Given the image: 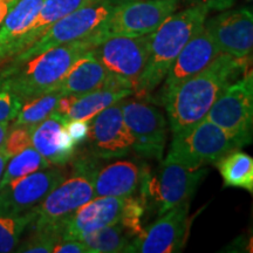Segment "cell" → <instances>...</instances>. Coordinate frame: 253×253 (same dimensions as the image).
I'll use <instances>...</instances> for the list:
<instances>
[{
  "instance_id": "1",
  "label": "cell",
  "mask_w": 253,
  "mask_h": 253,
  "mask_svg": "<svg viewBox=\"0 0 253 253\" xmlns=\"http://www.w3.org/2000/svg\"><path fill=\"white\" fill-rule=\"evenodd\" d=\"M249 69V58L220 53L203 71L179 84L163 106L172 134L205 119L225 88Z\"/></svg>"
},
{
  "instance_id": "2",
  "label": "cell",
  "mask_w": 253,
  "mask_h": 253,
  "mask_svg": "<svg viewBox=\"0 0 253 253\" xmlns=\"http://www.w3.org/2000/svg\"><path fill=\"white\" fill-rule=\"evenodd\" d=\"M91 36L54 47L18 65L0 67V84L21 101L56 89L74 62L96 46Z\"/></svg>"
},
{
  "instance_id": "3",
  "label": "cell",
  "mask_w": 253,
  "mask_h": 253,
  "mask_svg": "<svg viewBox=\"0 0 253 253\" xmlns=\"http://www.w3.org/2000/svg\"><path fill=\"white\" fill-rule=\"evenodd\" d=\"M209 12L205 5H191L175 12L150 33V56L134 88L138 99L148 97L166 79L168 72L188 41L203 27Z\"/></svg>"
},
{
  "instance_id": "4",
  "label": "cell",
  "mask_w": 253,
  "mask_h": 253,
  "mask_svg": "<svg viewBox=\"0 0 253 253\" xmlns=\"http://www.w3.org/2000/svg\"><path fill=\"white\" fill-rule=\"evenodd\" d=\"M97 164L91 155L79 157L73 164L71 175L32 210L34 218L30 225L33 232L58 233L62 237L66 224L82 205L95 197L94 173Z\"/></svg>"
},
{
  "instance_id": "5",
  "label": "cell",
  "mask_w": 253,
  "mask_h": 253,
  "mask_svg": "<svg viewBox=\"0 0 253 253\" xmlns=\"http://www.w3.org/2000/svg\"><path fill=\"white\" fill-rule=\"evenodd\" d=\"M172 135L171 144L164 161L192 169L216 164L231 151L244 147L239 140L207 118Z\"/></svg>"
},
{
  "instance_id": "6",
  "label": "cell",
  "mask_w": 253,
  "mask_h": 253,
  "mask_svg": "<svg viewBox=\"0 0 253 253\" xmlns=\"http://www.w3.org/2000/svg\"><path fill=\"white\" fill-rule=\"evenodd\" d=\"M181 0H132L118 2L91 34L99 45L113 37H140L153 33L179 8Z\"/></svg>"
},
{
  "instance_id": "7",
  "label": "cell",
  "mask_w": 253,
  "mask_h": 253,
  "mask_svg": "<svg viewBox=\"0 0 253 253\" xmlns=\"http://www.w3.org/2000/svg\"><path fill=\"white\" fill-rule=\"evenodd\" d=\"M116 4L118 2L112 0H102L72 12L53 24L36 42L13 56L5 65H18L50 48L91 36L112 13Z\"/></svg>"
},
{
  "instance_id": "8",
  "label": "cell",
  "mask_w": 253,
  "mask_h": 253,
  "mask_svg": "<svg viewBox=\"0 0 253 253\" xmlns=\"http://www.w3.org/2000/svg\"><path fill=\"white\" fill-rule=\"evenodd\" d=\"M205 118L244 145L251 143L253 78L250 69L225 88Z\"/></svg>"
},
{
  "instance_id": "9",
  "label": "cell",
  "mask_w": 253,
  "mask_h": 253,
  "mask_svg": "<svg viewBox=\"0 0 253 253\" xmlns=\"http://www.w3.org/2000/svg\"><path fill=\"white\" fill-rule=\"evenodd\" d=\"M207 172L204 168L192 169L164 161L154 178H149V173L142 171L141 199L144 203L145 197L150 196L161 216L176 205L190 202Z\"/></svg>"
},
{
  "instance_id": "10",
  "label": "cell",
  "mask_w": 253,
  "mask_h": 253,
  "mask_svg": "<svg viewBox=\"0 0 253 253\" xmlns=\"http://www.w3.org/2000/svg\"><path fill=\"white\" fill-rule=\"evenodd\" d=\"M120 104L134 140L132 151L150 160H162L168 137L167 118L163 113L143 101L125 99Z\"/></svg>"
},
{
  "instance_id": "11",
  "label": "cell",
  "mask_w": 253,
  "mask_h": 253,
  "mask_svg": "<svg viewBox=\"0 0 253 253\" xmlns=\"http://www.w3.org/2000/svg\"><path fill=\"white\" fill-rule=\"evenodd\" d=\"M91 52L110 73L130 82L134 90L149 60L150 34L108 38Z\"/></svg>"
},
{
  "instance_id": "12",
  "label": "cell",
  "mask_w": 253,
  "mask_h": 253,
  "mask_svg": "<svg viewBox=\"0 0 253 253\" xmlns=\"http://www.w3.org/2000/svg\"><path fill=\"white\" fill-rule=\"evenodd\" d=\"M189 207V202H185L161 214L154 224L144 230L140 238L132 240L126 252H181L185 246L191 224Z\"/></svg>"
},
{
  "instance_id": "13",
  "label": "cell",
  "mask_w": 253,
  "mask_h": 253,
  "mask_svg": "<svg viewBox=\"0 0 253 253\" xmlns=\"http://www.w3.org/2000/svg\"><path fill=\"white\" fill-rule=\"evenodd\" d=\"M69 175L66 166L39 170L0 189V212L24 213L36 208Z\"/></svg>"
},
{
  "instance_id": "14",
  "label": "cell",
  "mask_w": 253,
  "mask_h": 253,
  "mask_svg": "<svg viewBox=\"0 0 253 253\" xmlns=\"http://www.w3.org/2000/svg\"><path fill=\"white\" fill-rule=\"evenodd\" d=\"M86 141L91 157L95 158L110 160L131 153L134 140L123 119L120 102L90 120L89 135Z\"/></svg>"
},
{
  "instance_id": "15",
  "label": "cell",
  "mask_w": 253,
  "mask_h": 253,
  "mask_svg": "<svg viewBox=\"0 0 253 253\" xmlns=\"http://www.w3.org/2000/svg\"><path fill=\"white\" fill-rule=\"evenodd\" d=\"M204 30L212 38L220 53L235 58H249L253 47L251 8L225 9L204 21Z\"/></svg>"
},
{
  "instance_id": "16",
  "label": "cell",
  "mask_w": 253,
  "mask_h": 253,
  "mask_svg": "<svg viewBox=\"0 0 253 253\" xmlns=\"http://www.w3.org/2000/svg\"><path fill=\"white\" fill-rule=\"evenodd\" d=\"M219 54V49L203 26L188 41L170 67L160 91V103L164 104L179 84L203 71Z\"/></svg>"
},
{
  "instance_id": "17",
  "label": "cell",
  "mask_w": 253,
  "mask_h": 253,
  "mask_svg": "<svg viewBox=\"0 0 253 253\" xmlns=\"http://www.w3.org/2000/svg\"><path fill=\"white\" fill-rule=\"evenodd\" d=\"M128 197L100 196L90 199L66 224L61 239L84 240L95 231L121 221Z\"/></svg>"
},
{
  "instance_id": "18",
  "label": "cell",
  "mask_w": 253,
  "mask_h": 253,
  "mask_svg": "<svg viewBox=\"0 0 253 253\" xmlns=\"http://www.w3.org/2000/svg\"><path fill=\"white\" fill-rule=\"evenodd\" d=\"M68 120L54 110L32 130V147L52 166H67L74 157V142L66 130Z\"/></svg>"
},
{
  "instance_id": "19",
  "label": "cell",
  "mask_w": 253,
  "mask_h": 253,
  "mask_svg": "<svg viewBox=\"0 0 253 253\" xmlns=\"http://www.w3.org/2000/svg\"><path fill=\"white\" fill-rule=\"evenodd\" d=\"M112 75L90 49L74 62L55 90H60L63 95H82L103 89L108 88Z\"/></svg>"
},
{
  "instance_id": "20",
  "label": "cell",
  "mask_w": 253,
  "mask_h": 253,
  "mask_svg": "<svg viewBox=\"0 0 253 253\" xmlns=\"http://www.w3.org/2000/svg\"><path fill=\"white\" fill-rule=\"evenodd\" d=\"M142 171L132 161H116L108 166L96 168L94 173L95 197L132 196L141 184Z\"/></svg>"
},
{
  "instance_id": "21",
  "label": "cell",
  "mask_w": 253,
  "mask_h": 253,
  "mask_svg": "<svg viewBox=\"0 0 253 253\" xmlns=\"http://www.w3.org/2000/svg\"><path fill=\"white\" fill-rule=\"evenodd\" d=\"M43 0H18L0 25V67L13 56L18 42L26 33Z\"/></svg>"
},
{
  "instance_id": "22",
  "label": "cell",
  "mask_w": 253,
  "mask_h": 253,
  "mask_svg": "<svg viewBox=\"0 0 253 253\" xmlns=\"http://www.w3.org/2000/svg\"><path fill=\"white\" fill-rule=\"evenodd\" d=\"M99 1H102V0H43L39 12L34 17L27 32L24 34L23 38L18 42L17 47H15L13 56L23 52L32 43L36 42L53 24H55L61 18L66 17L67 14L77 11L79 8L84 7V6Z\"/></svg>"
},
{
  "instance_id": "23",
  "label": "cell",
  "mask_w": 253,
  "mask_h": 253,
  "mask_svg": "<svg viewBox=\"0 0 253 253\" xmlns=\"http://www.w3.org/2000/svg\"><path fill=\"white\" fill-rule=\"evenodd\" d=\"M134 94L131 89H110V88H103L97 89L90 93L78 95L74 103L71 108L65 114V118L68 121L72 120H81V121L89 122L91 119L95 118L113 104L119 103L120 101L126 99L128 96Z\"/></svg>"
},
{
  "instance_id": "24",
  "label": "cell",
  "mask_w": 253,
  "mask_h": 253,
  "mask_svg": "<svg viewBox=\"0 0 253 253\" xmlns=\"http://www.w3.org/2000/svg\"><path fill=\"white\" fill-rule=\"evenodd\" d=\"M219 170L224 186L253 192V158L240 149L233 150L214 164Z\"/></svg>"
},
{
  "instance_id": "25",
  "label": "cell",
  "mask_w": 253,
  "mask_h": 253,
  "mask_svg": "<svg viewBox=\"0 0 253 253\" xmlns=\"http://www.w3.org/2000/svg\"><path fill=\"white\" fill-rule=\"evenodd\" d=\"M134 239V233L125 224L119 221L95 231L82 242L90 250V253H119L126 252L128 246Z\"/></svg>"
},
{
  "instance_id": "26",
  "label": "cell",
  "mask_w": 253,
  "mask_h": 253,
  "mask_svg": "<svg viewBox=\"0 0 253 253\" xmlns=\"http://www.w3.org/2000/svg\"><path fill=\"white\" fill-rule=\"evenodd\" d=\"M62 96L63 94L60 90H53L40 95V96L33 97V99L24 101L17 116L12 121L13 123L9 126H23L34 128L54 112L56 109V104Z\"/></svg>"
},
{
  "instance_id": "27",
  "label": "cell",
  "mask_w": 253,
  "mask_h": 253,
  "mask_svg": "<svg viewBox=\"0 0 253 253\" xmlns=\"http://www.w3.org/2000/svg\"><path fill=\"white\" fill-rule=\"evenodd\" d=\"M52 164L45 157L41 156L32 145H30L20 153L9 157L5 171L2 173L1 181H0V189L21 177L39 171V170L47 169Z\"/></svg>"
},
{
  "instance_id": "28",
  "label": "cell",
  "mask_w": 253,
  "mask_h": 253,
  "mask_svg": "<svg viewBox=\"0 0 253 253\" xmlns=\"http://www.w3.org/2000/svg\"><path fill=\"white\" fill-rule=\"evenodd\" d=\"M33 218V210L24 213L0 212V253L12 252L17 249L21 235Z\"/></svg>"
},
{
  "instance_id": "29",
  "label": "cell",
  "mask_w": 253,
  "mask_h": 253,
  "mask_svg": "<svg viewBox=\"0 0 253 253\" xmlns=\"http://www.w3.org/2000/svg\"><path fill=\"white\" fill-rule=\"evenodd\" d=\"M61 240V235L50 232H33L21 245L17 246V252L24 253H50Z\"/></svg>"
},
{
  "instance_id": "30",
  "label": "cell",
  "mask_w": 253,
  "mask_h": 253,
  "mask_svg": "<svg viewBox=\"0 0 253 253\" xmlns=\"http://www.w3.org/2000/svg\"><path fill=\"white\" fill-rule=\"evenodd\" d=\"M32 130H33V128H30V126H9L7 136H6V140L2 144L9 156H13V155L24 150L25 148L32 145Z\"/></svg>"
},
{
  "instance_id": "31",
  "label": "cell",
  "mask_w": 253,
  "mask_h": 253,
  "mask_svg": "<svg viewBox=\"0 0 253 253\" xmlns=\"http://www.w3.org/2000/svg\"><path fill=\"white\" fill-rule=\"evenodd\" d=\"M21 106L23 101L8 88L0 84V122L13 121Z\"/></svg>"
},
{
  "instance_id": "32",
  "label": "cell",
  "mask_w": 253,
  "mask_h": 253,
  "mask_svg": "<svg viewBox=\"0 0 253 253\" xmlns=\"http://www.w3.org/2000/svg\"><path fill=\"white\" fill-rule=\"evenodd\" d=\"M66 130L75 145L84 143L89 135V122L81 120H72L66 125Z\"/></svg>"
},
{
  "instance_id": "33",
  "label": "cell",
  "mask_w": 253,
  "mask_h": 253,
  "mask_svg": "<svg viewBox=\"0 0 253 253\" xmlns=\"http://www.w3.org/2000/svg\"><path fill=\"white\" fill-rule=\"evenodd\" d=\"M53 252L55 253H90V250L87 248L82 240L74 239H61L55 245Z\"/></svg>"
},
{
  "instance_id": "34",
  "label": "cell",
  "mask_w": 253,
  "mask_h": 253,
  "mask_svg": "<svg viewBox=\"0 0 253 253\" xmlns=\"http://www.w3.org/2000/svg\"><path fill=\"white\" fill-rule=\"evenodd\" d=\"M182 1V0H181ZM192 5H205L210 11H225L235 4V0H184Z\"/></svg>"
},
{
  "instance_id": "35",
  "label": "cell",
  "mask_w": 253,
  "mask_h": 253,
  "mask_svg": "<svg viewBox=\"0 0 253 253\" xmlns=\"http://www.w3.org/2000/svg\"><path fill=\"white\" fill-rule=\"evenodd\" d=\"M18 0H0V25H1L2 21L11 8L17 4Z\"/></svg>"
},
{
  "instance_id": "36",
  "label": "cell",
  "mask_w": 253,
  "mask_h": 253,
  "mask_svg": "<svg viewBox=\"0 0 253 253\" xmlns=\"http://www.w3.org/2000/svg\"><path fill=\"white\" fill-rule=\"evenodd\" d=\"M9 155L7 154V151L5 150L4 145H0V181H1L2 173L5 171L6 164H7L8 160H9Z\"/></svg>"
},
{
  "instance_id": "37",
  "label": "cell",
  "mask_w": 253,
  "mask_h": 253,
  "mask_svg": "<svg viewBox=\"0 0 253 253\" xmlns=\"http://www.w3.org/2000/svg\"><path fill=\"white\" fill-rule=\"evenodd\" d=\"M9 125H11V121L0 122V145L4 144L9 129Z\"/></svg>"
},
{
  "instance_id": "38",
  "label": "cell",
  "mask_w": 253,
  "mask_h": 253,
  "mask_svg": "<svg viewBox=\"0 0 253 253\" xmlns=\"http://www.w3.org/2000/svg\"><path fill=\"white\" fill-rule=\"evenodd\" d=\"M114 2H126V1H132V0H112Z\"/></svg>"
}]
</instances>
